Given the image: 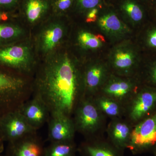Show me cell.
Here are the masks:
<instances>
[{
	"mask_svg": "<svg viewBox=\"0 0 156 156\" xmlns=\"http://www.w3.org/2000/svg\"><path fill=\"white\" fill-rule=\"evenodd\" d=\"M80 74L67 55L48 62L37 80L34 96L43 101L50 114L72 117L83 96Z\"/></svg>",
	"mask_w": 156,
	"mask_h": 156,
	"instance_id": "1",
	"label": "cell"
},
{
	"mask_svg": "<svg viewBox=\"0 0 156 156\" xmlns=\"http://www.w3.org/2000/svg\"><path fill=\"white\" fill-rule=\"evenodd\" d=\"M0 65V118L28 99L23 79Z\"/></svg>",
	"mask_w": 156,
	"mask_h": 156,
	"instance_id": "2",
	"label": "cell"
},
{
	"mask_svg": "<svg viewBox=\"0 0 156 156\" xmlns=\"http://www.w3.org/2000/svg\"><path fill=\"white\" fill-rule=\"evenodd\" d=\"M73 115L76 131L86 136L87 139L96 137V132L102 125L104 115L98 108L93 98L83 96Z\"/></svg>",
	"mask_w": 156,
	"mask_h": 156,
	"instance_id": "3",
	"label": "cell"
},
{
	"mask_svg": "<svg viewBox=\"0 0 156 156\" xmlns=\"http://www.w3.org/2000/svg\"><path fill=\"white\" fill-rule=\"evenodd\" d=\"M126 108L128 122L133 126L150 116L156 112V88L145 86L139 89Z\"/></svg>",
	"mask_w": 156,
	"mask_h": 156,
	"instance_id": "4",
	"label": "cell"
},
{
	"mask_svg": "<svg viewBox=\"0 0 156 156\" xmlns=\"http://www.w3.org/2000/svg\"><path fill=\"white\" fill-rule=\"evenodd\" d=\"M156 145V112L133 126L128 148L134 154L153 150Z\"/></svg>",
	"mask_w": 156,
	"mask_h": 156,
	"instance_id": "5",
	"label": "cell"
},
{
	"mask_svg": "<svg viewBox=\"0 0 156 156\" xmlns=\"http://www.w3.org/2000/svg\"><path fill=\"white\" fill-rule=\"evenodd\" d=\"M0 119L3 132L1 135L4 140H9V143L37 132L27 122L17 109L6 114Z\"/></svg>",
	"mask_w": 156,
	"mask_h": 156,
	"instance_id": "6",
	"label": "cell"
},
{
	"mask_svg": "<svg viewBox=\"0 0 156 156\" xmlns=\"http://www.w3.org/2000/svg\"><path fill=\"white\" fill-rule=\"evenodd\" d=\"M28 47L13 43L0 47V65L13 70H28L31 63Z\"/></svg>",
	"mask_w": 156,
	"mask_h": 156,
	"instance_id": "7",
	"label": "cell"
},
{
	"mask_svg": "<svg viewBox=\"0 0 156 156\" xmlns=\"http://www.w3.org/2000/svg\"><path fill=\"white\" fill-rule=\"evenodd\" d=\"M48 123V139L50 143L74 140L76 129L72 117L53 114H50Z\"/></svg>",
	"mask_w": 156,
	"mask_h": 156,
	"instance_id": "8",
	"label": "cell"
},
{
	"mask_svg": "<svg viewBox=\"0 0 156 156\" xmlns=\"http://www.w3.org/2000/svg\"><path fill=\"white\" fill-rule=\"evenodd\" d=\"M17 109L27 122L37 131L48 122L50 117L48 107L34 95L26 101Z\"/></svg>",
	"mask_w": 156,
	"mask_h": 156,
	"instance_id": "9",
	"label": "cell"
},
{
	"mask_svg": "<svg viewBox=\"0 0 156 156\" xmlns=\"http://www.w3.org/2000/svg\"><path fill=\"white\" fill-rule=\"evenodd\" d=\"M102 95L119 101L125 106L137 92L135 84L130 80L114 77L107 80L101 89Z\"/></svg>",
	"mask_w": 156,
	"mask_h": 156,
	"instance_id": "10",
	"label": "cell"
},
{
	"mask_svg": "<svg viewBox=\"0 0 156 156\" xmlns=\"http://www.w3.org/2000/svg\"><path fill=\"white\" fill-rule=\"evenodd\" d=\"M9 143L6 156H44L46 147L37 132Z\"/></svg>",
	"mask_w": 156,
	"mask_h": 156,
	"instance_id": "11",
	"label": "cell"
},
{
	"mask_svg": "<svg viewBox=\"0 0 156 156\" xmlns=\"http://www.w3.org/2000/svg\"><path fill=\"white\" fill-rule=\"evenodd\" d=\"M81 156H124V151L114 145L108 140L97 137L87 138L78 147Z\"/></svg>",
	"mask_w": 156,
	"mask_h": 156,
	"instance_id": "12",
	"label": "cell"
},
{
	"mask_svg": "<svg viewBox=\"0 0 156 156\" xmlns=\"http://www.w3.org/2000/svg\"><path fill=\"white\" fill-rule=\"evenodd\" d=\"M133 127L129 122L120 118L113 119L108 127V140L118 148H128Z\"/></svg>",
	"mask_w": 156,
	"mask_h": 156,
	"instance_id": "13",
	"label": "cell"
},
{
	"mask_svg": "<svg viewBox=\"0 0 156 156\" xmlns=\"http://www.w3.org/2000/svg\"><path fill=\"white\" fill-rule=\"evenodd\" d=\"M106 68L101 65L95 64L88 68L84 76L83 96L93 97L108 80Z\"/></svg>",
	"mask_w": 156,
	"mask_h": 156,
	"instance_id": "14",
	"label": "cell"
},
{
	"mask_svg": "<svg viewBox=\"0 0 156 156\" xmlns=\"http://www.w3.org/2000/svg\"><path fill=\"white\" fill-rule=\"evenodd\" d=\"M29 22H37L52 12L51 0H21L18 9Z\"/></svg>",
	"mask_w": 156,
	"mask_h": 156,
	"instance_id": "15",
	"label": "cell"
},
{
	"mask_svg": "<svg viewBox=\"0 0 156 156\" xmlns=\"http://www.w3.org/2000/svg\"><path fill=\"white\" fill-rule=\"evenodd\" d=\"M136 60L135 52L127 46L116 48L111 55L113 67L121 75H127L132 71L135 67Z\"/></svg>",
	"mask_w": 156,
	"mask_h": 156,
	"instance_id": "16",
	"label": "cell"
},
{
	"mask_svg": "<svg viewBox=\"0 0 156 156\" xmlns=\"http://www.w3.org/2000/svg\"><path fill=\"white\" fill-rule=\"evenodd\" d=\"M92 97L98 108L104 115L115 119L120 118L125 113V106L111 98L102 94Z\"/></svg>",
	"mask_w": 156,
	"mask_h": 156,
	"instance_id": "17",
	"label": "cell"
},
{
	"mask_svg": "<svg viewBox=\"0 0 156 156\" xmlns=\"http://www.w3.org/2000/svg\"><path fill=\"white\" fill-rule=\"evenodd\" d=\"M98 24L101 29L109 35L119 36L128 31L125 24L112 13L105 14L101 17L98 19Z\"/></svg>",
	"mask_w": 156,
	"mask_h": 156,
	"instance_id": "18",
	"label": "cell"
},
{
	"mask_svg": "<svg viewBox=\"0 0 156 156\" xmlns=\"http://www.w3.org/2000/svg\"><path fill=\"white\" fill-rule=\"evenodd\" d=\"M64 34L61 25L54 24L46 29L42 34L41 41L42 50L45 53L52 51L57 47Z\"/></svg>",
	"mask_w": 156,
	"mask_h": 156,
	"instance_id": "19",
	"label": "cell"
},
{
	"mask_svg": "<svg viewBox=\"0 0 156 156\" xmlns=\"http://www.w3.org/2000/svg\"><path fill=\"white\" fill-rule=\"evenodd\" d=\"M11 20L0 22V47L15 43L22 35V30Z\"/></svg>",
	"mask_w": 156,
	"mask_h": 156,
	"instance_id": "20",
	"label": "cell"
},
{
	"mask_svg": "<svg viewBox=\"0 0 156 156\" xmlns=\"http://www.w3.org/2000/svg\"><path fill=\"white\" fill-rule=\"evenodd\" d=\"M77 151L74 140L52 142L45 147L44 156H76Z\"/></svg>",
	"mask_w": 156,
	"mask_h": 156,
	"instance_id": "21",
	"label": "cell"
},
{
	"mask_svg": "<svg viewBox=\"0 0 156 156\" xmlns=\"http://www.w3.org/2000/svg\"><path fill=\"white\" fill-rule=\"evenodd\" d=\"M78 40L80 44L86 49H95L101 47L105 41L101 35L93 34L88 32H82L79 34Z\"/></svg>",
	"mask_w": 156,
	"mask_h": 156,
	"instance_id": "22",
	"label": "cell"
},
{
	"mask_svg": "<svg viewBox=\"0 0 156 156\" xmlns=\"http://www.w3.org/2000/svg\"><path fill=\"white\" fill-rule=\"evenodd\" d=\"M123 9L130 18L135 22H139L143 17L142 10L135 3L128 1L123 5Z\"/></svg>",
	"mask_w": 156,
	"mask_h": 156,
	"instance_id": "23",
	"label": "cell"
},
{
	"mask_svg": "<svg viewBox=\"0 0 156 156\" xmlns=\"http://www.w3.org/2000/svg\"><path fill=\"white\" fill-rule=\"evenodd\" d=\"M52 12L58 15L66 12L72 6L74 0H51Z\"/></svg>",
	"mask_w": 156,
	"mask_h": 156,
	"instance_id": "24",
	"label": "cell"
},
{
	"mask_svg": "<svg viewBox=\"0 0 156 156\" xmlns=\"http://www.w3.org/2000/svg\"><path fill=\"white\" fill-rule=\"evenodd\" d=\"M21 0H0V10L14 12L17 9Z\"/></svg>",
	"mask_w": 156,
	"mask_h": 156,
	"instance_id": "25",
	"label": "cell"
},
{
	"mask_svg": "<svg viewBox=\"0 0 156 156\" xmlns=\"http://www.w3.org/2000/svg\"><path fill=\"white\" fill-rule=\"evenodd\" d=\"M78 8L86 11L94 9L99 4L100 0H76Z\"/></svg>",
	"mask_w": 156,
	"mask_h": 156,
	"instance_id": "26",
	"label": "cell"
},
{
	"mask_svg": "<svg viewBox=\"0 0 156 156\" xmlns=\"http://www.w3.org/2000/svg\"><path fill=\"white\" fill-rule=\"evenodd\" d=\"M148 81L150 83L149 86L156 88V63L148 71Z\"/></svg>",
	"mask_w": 156,
	"mask_h": 156,
	"instance_id": "27",
	"label": "cell"
},
{
	"mask_svg": "<svg viewBox=\"0 0 156 156\" xmlns=\"http://www.w3.org/2000/svg\"><path fill=\"white\" fill-rule=\"evenodd\" d=\"M98 12V10L96 8L89 10L86 17V22L88 23H91L97 20Z\"/></svg>",
	"mask_w": 156,
	"mask_h": 156,
	"instance_id": "28",
	"label": "cell"
},
{
	"mask_svg": "<svg viewBox=\"0 0 156 156\" xmlns=\"http://www.w3.org/2000/svg\"><path fill=\"white\" fill-rule=\"evenodd\" d=\"M148 44L152 48H156V29L151 31L147 36Z\"/></svg>",
	"mask_w": 156,
	"mask_h": 156,
	"instance_id": "29",
	"label": "cell"
},
{
	"mask_svg": "<svg viewBox=\"0 0 156 156\" xmlns=\"http://www.w3.org/2000/svg\"><path fill=\"white\" fill-rule=\"evenodd\" d=\"M14 16V12H8L0 10V22L11 20Z\"/></svg>",
	"mask_w": 156,
	"mask_h": 156,
	"instance_id": "30",
	"label": "cell"
},
{
	"mask_svg": "<svg viewBox=\"0 0 156 156\" xmlns=\"http://www.w3.org/2000/svg\"><path fill=\"white\" fill-rule=\"evenodd\" d=\"M4 140L2 135H0V153L3 149V141Z\"/></svg>",
	"mask_w": 156,
	"mask_h": 156,
	"instance_id": "31",
	"label": "cell"
},
{
	"mask_svg": "<svg viewBox=\"0 0 156 156\" xmlns=\"http://www.w3.org/2000/svg\"><path fill=\"white\" fill-rule=\"evenodd\" d=\"M152 151L154 153V156H156V145L154 147Z\"/></svg>",
	"mask_w": 156,
	"mask_h": 156,
	"instance_id": "32",
	"label": "cell"
},
{
	"mask_svg": "<svg viewBox=\"0 0 156 156\" xmlns=\"http://www.w3.org/2000/svg\"><path fill=\"white\" fill-rule=\"evenodd\" d=\"M0 156H1V155H0Z\"/></svg>",
	"mask_w": 156,
	"mask_h": 156,
	"instance_id": "33",
	"label": "cell"
}]
</instances>
